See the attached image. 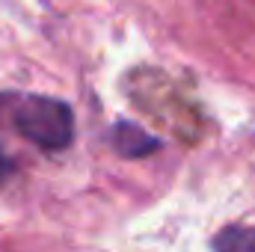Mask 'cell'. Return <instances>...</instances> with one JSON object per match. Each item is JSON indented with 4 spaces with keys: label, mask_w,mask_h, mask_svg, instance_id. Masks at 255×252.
Listing matches in <instances>:
<instances>
[{
    "label": "cell",
    "mask_w": 255,
    "mask_h": 252,
    "mask_svg": "<svg viewBox=\"0 0 255 252\" xmlns=\"http://www.w3.org/2000/svg\"><path fill=\"white\" fill-rule=\"evenodd\" d=\"M9 104L6 116L24 139L45 151H63L74 139V113L71 107L51 95H3Z\"/></svg>",
    "instance_id": "cell-1"
},
{
    "label": "cell",
    "mask_w": 255,
    "mask_h": 252,
    "mask_svg": "<svg viewBox=\"0 0 255 252\" xmlns=\"http://www.w3.org/2000/svg\"><path fill=\"white\" fill-rule=\"evenodd\" d=\"M110 145L128 157V160H139V157H148V154H154L163 142L157 139V136H151L145 127L133 125V122H116V125L110 127Z\"/></svg>",
    "instance_id": "cell-2"
},
{
    "label": "cell",
    "mask_w": 255,
    "mask_h": 252,
    "mask_svg": "<svg viewBox=\"0 0 255 252\" xmlns=\"http://www.w3.org/2000/svg\"><path fill=\"white\" fill-rule=\"evenodd\" d=\"M214 252H255V226H241L232 223L220 229L211 241Z\"/></svg>",
    "instance_id": "cell-3"
},
{
    "label": "cell",
    "mask_w": 255,
    "mask_h": 252,
    "mask_svg": "<svg viewBox=\"0 0 255 252\" xmlns=\"http://www.w3.org/2000/svg\"><path fill=\"white\" fill-rule=\"evenodd\" d=\"M12 172H15V163H12V157L3 151V145H0V181H6Z\"/></svg>",
    "instance_id": "cell-4"
}]
</instances>
